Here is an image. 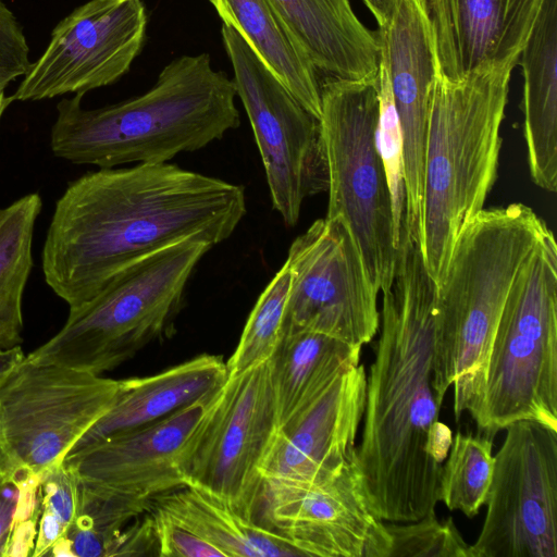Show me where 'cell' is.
<instances>
[{"instance_id": "17", "label": "cell", "mask_w": 557, "mask_h": 557, "mask_svg": "<svg viewBox=\"0 0 557 557\" xmlns=\"http://www.w3.org/2000/svg\"><path fill=\"white\" fill-rule=\"evenodd\" d=\"M404 146V228L420 238L424 158L432 91L437 76L423 0H397L386 27L376 29Z\"/></svg>"}, {"instance_id": "31", "label": "cell", "mask_w": 557, "mask_h": 557, "mask_svg": "<svg viewBox=\"0 0 557 557\" xmlns=\"http://www.w3.org/2000/svg\"><path fill=\"white\" fill-rule=\"evenodd\" d=\"M379 99L376 140L389 187L395 242L398 248L406 207L404 146L387 71L382 58H380L379 69Z\"/></svg>"}, {"instance_id": "7", "label": "cell", "mask_w": 557, "mask_h": 557, "mask_svg": "<svg viewBox=\"0 0 557 557\" xmlns=\"http://www.w3.org/2000/svg\"><path fill=\"white\" fill-rule=\"evenodd\" d=\"M493 438L533 420L557 430V246L548 234L516 276L492 342L483 394L471 416Z\"/></svg>"}, {"instance_id": "20", "label": "cell", "mask_w": 557, "mask_h": 557, "mask_svg": "<svg viewBox=\"0 0 557 557\" xmlns=\"http://www.w3.org/2000/svg\"><path fill=\"white\" fill-rule=\"evenodd\" d=\"M301 51L325 77L375 79L381 44L349 0H268Z\"/></svg>"}, {"instance_id": "37", "label": "cell", "mask_w": 557, "mask_h": 557, "mask_svg": "<svg viewBox=\"0 0 557 557\" xmlns=\"http://www.w3.org/2000/svg\"><path fill=\"white\" fill-rule=\"evenodd\" d=\"M12 470L8 467L4 459L0 455V486L12 474Z\"/></svg>"}, {"instance_id": "6", "label": "cell", "mask_w": 557, "mask_h": 557, "mask_svg": "<svg viewBox=\"0 0 557 557\" xmlns=\"http://www.w3.org/2000/svg\"><path fill=\"white\" fill-rule=\"evenodd\" d=\"M211 248L184 240L131 264L88 301L70 308L61 330L26 358L101 375L171 336L187 283Z\"/></svg>"}, {"instance_id": "24", "label": "cell", "mask_w": 557, "mask_h": 557, "mask_svg": "<svg viewBox=\"0 0 557 557\" xmlns=\"http://www.w3.org/2000/svg\"><path fill=\"white\" fill-rule=\"evenodd\" d=\"M149 509L210 544L222 557L301 556L280 533L193 486L157 497Z\"/></svg>"}, {"instance_id": "36", "label": "cell", "mask_w": 557, "mask_h": 557, "mask_svg": "<svg viewBox=\"0 0 557 557\" xmlns=\"http://www.w3.org/2000/svg\"><path fill=\"white\" fill-rule=\"evenodd\" d=\"M14 101L13 96H5L4 90L0 91V120L7 108Z\"/></svg>"}, {"instance_id": "8", "label": "cell", "mask_w": 557, "mask_h": 557, "mask_svg": "<svg viewBox=\"0 0 557 557\" xmlns=\"http://www.w3.org/2000/svg\"><path fill=\"white\" fill-rule=\"evenodd\" d=\"M379 77L321 82V127L329 169L327 218L350 230L377 292L394 278L398 248L391 193L380 156Z\"/></svg>"}, {"instance_id": "15", "label": "cell", "mask_w": 557, "mask_h": 557, "mask_svg": "<svg viewBox=\"0 0 557 557\" xmlns=\"http://www.w3.org/2000/svg\"><path fill=\"white\" fill-rule=\"evenodd\" d=\"M147 27L143 0H89L61 20L42 54L12 95L42 100L86 94L126 74L140 52Z\"/></svg>"}, {"instance_id": "23", "label": "cell", "mask_w": 557, "mask_h": 557, "mask_svg": "<svg viewBox=\"0 0 557 557\" xmlns=\"http://www.w3.org/2000/svg\"><path fill=\"white\" fill-rule=\"evenodd\" d=\"M361 347L311 331H288L270 359L280 429L306 411L348 369Z\"/></svg>"}, {"instance_id": "4", "label": "cell", "mask_w": 557, "mask_h": 557, "mask_svg": "<svg viewBox=\"0 0 557 557\" xmlns=\"http://www.w3.org/2000/svg\"><path fill=\"white\" fill-rule=\"evenodd\" d=\"M544 220L523 203L482 209L461 231L436 288L433 387L454 413L472 416L481 400L492 342L510 287L542 240Z\"/></svg>"}, {"instance_id": "26", "label": "cell", "mask_w": 557, "mask_h": 557, "mask_svg": "<svg viewBox=\"0 0 557 557\" xmlns=\"http://www.w3.org/2000/svg\"><path fill=\"white\" fill-rule=\"evenodd\" d=\"M42 200L37 193L0 208V349L23 342V294L33 268V237Z\"/></svg>"}, {"instance_id": "1", "label": "cell", "mask_w": 557, "mask_h": 557, "mask_svg": "<svg viewBox=\"0 0 557 557\" xmlns=\"http://www.w3.org/2000/svg\"><path fill=\"white\" fill-rule=\"evenodd\" d=\"M245 213L243 186L169 162L87 172L55 202L41 252L44 277L76 308L157 251L184 240L224 242Z\"/></svg>"}, {"instance_id": "9", "label": "cell", "mask_w": 557, "mask_h": 557, "mask_svg": "<svg viewBox=\"0 0 557 557\" xmlns=\"http://www.w3.org/2000/svg\"><path fill=\"white\" fill-rule=\"evenodd\" d=\"M280 430L270 360L228 374L187 443L186 486L257 521L261 469Z\"/></svg>"}, {"instance_id": "25", "label": "cell", "mask_w": 557, "mask_h": 557, "mask_svg": "<svg viewBox=\"0 0 557 557\" xmlns=\"http://www.w3.org/2000/svg\"><path fill=\"white\" fill-rule=\"evenodd\" d=\"M223 24L253 52L314 116H321L318 71L284 27L268 0H209Z\"/></svg>"}, {"instance_id": "30", "label": "cell", "mask_w": 557, "mask_h": 557, "mask_svg": "<svg viewBox=\"0 0 557 557\" xmlns=\"http://www.w3.org/2000/svg\"><path fill=\"white\" fill-rule=\"evenodd\" d=\"M389 557H472L451 517L440 520L431 512L416 521L388 522Z\"/></svg>"}, {"instance_id": "2", "label": "cell", "mask_w": 557, "mask_h": 557, "mask_svg": "<svg viewBox=\"0 0 557 557\" xmlns=\"http://www.w3.org/2000/svg\"><path fill=\"white\" fill-rule=\"evenodd\" d=\"M436 284L419 244L400 234L393 282L383 293L380 336L367 374L356 457L371 503L385 522L416 521L440 502L450 429L433 387Z\"/></svg>"}, {"instance_id": "28", "label": "cell", "mask_w": 557, "mask_h": 557, "mask_svg": "<svg viewBox=\"0 0 557 557\" xmlns=\"http://www.w3.org/2000/svg\"><path fill=\"white\" fill-rule=\"evenodd\" d=\"M289 272L285 264L255 304L239 342L226 361L228 374L239 373L271 359L285 327Z\"/></svg>"}, {"instance_id": "19", "label": "cell", "mask_w": 557, "mask_h": 557, "mask_svg": "<svg viewBox=\"0 0 557 557\" xmlns=\"http://www.w3.org/2000/svg\"><path fill=\"white\" fill-rule=\"evenodd\" d=\"M437 73L457 81L519 60L542 0H423Z\"/></svg>"}, {"instance_id": "13", "label": "cell", "mask_w": 557, "mask_h": 557, "mask_svg": "<svg viewBox=\"0 0 557 557\" xmlns=\"http://www.w3.org/2000/svg\"><path fill=\"white\" fill-rule=\"evenodd\" d=\"M504 431L472 557H557V430L519 420Z\"/></svg>"}, {"instance_id": "14", "label": "cell", "mask_w": 557, "mask_h": 557, "mask_svg": "<svg viewBox=\"0 0 557 557\" xmlns=\"http://www.w3.org/2000/svg\"><path fill=\"white\" fill-rule=\"evenodd\" d=\"M258 515L301 556L389 557L391 536L371 503L355 450L324 479H263Z\"/></svg>"}, {"instance_id": "3", "label": "cell", "mask_w": 557, "mask_h": 557, "mask_svg": "<svg viewBox=\"0 0 557 557\" xmlns=\"http://www.w3.org/2000/svg\"><path fill=\"white\" fill-rule=\"evenodd\" d=\"M83 97L58 102L50 147L58 158L99 169L168 162L240 124L234 82L208 53L173 59L151 88L127 100L85 109Z\"/></svg>"}, {"instance_id": "35", "label": "cell", "mask_w": 557, "mask_h": 557, "mask_svg": "<svg viewBox=\"0 0 557 557\" xmlns=\"http://www.w3.org/2000/svg\"><path fill=\"white\" fill-rule=\"evenodd\" d=\"M367 8L375 17L379 28H384L389 23L397 0H363Z\"/></svg>"}, {"instance_id": "22", "label": "cell", "mask_w": 557, "mask_h": 557, "mask_svg": "<svg viewBox=\"0 0 557 557\" xmlns=\"http://www.w3.org/2000/svg\"><path fill=\"white\" fill-rule=\"evenodd\" d=\"M524 139L535 185L557 189V0H542L521 50Z\"/></svg>"}, {"instance_id": "32", "label": "cell", "mask_w": 557, "mask_h": 557, "mask_svg": "<svg viewBox=\"0 0 557 557\" xmlns=\"http://www.w3.org/2000/svg\"><path fill=\"white\" fill-rule=\"evenodd\" d=\"M29 47L21 23L0 0V91L28 71Z\"/></svg>"}, {"instance_id": "10", "label": "cell", "mask_w": 557, "mask_h": 557, "mask_svg": "<svg viewBox=\"0 0 557 557\" xmlns=\"http://www.w3.org/2000/svg\"><path fill=\"white\" fill-rule=\"evenodd\" d=\"M119 380L24 358L0 381V455L40 476L113 405Z\"/></svg>"}, {"instance_id": "11", "label": "cell", "mask_w": 557, "mask_h": 557, "mask_svg": "<svg viewBox=\"0 0 557 557\" xmlns=\"http://www.w3.org/2000/svg\"><path fill=\"white\" fill-rule=\"evenodd\" d=\"M221 35L233 67L236 96L262 159L273 208L287 226H294L305 199L329 188L320 119L297 100L233 27L223 24Z\"/></svg>"}, {"instance_id": "21", "label": "cell", "mask_w": 557, "mask_h": 557, "mask_svg": "<svg viewBox=\"0 0 557 557\" xmlns=\"http://www.w3.org/2000/svg\"><path fill=\"white\" fill-rule=\"evenodd\" d=\"M227 375L226 362L220 356L203 354L158 374L119 380L109 411L70 453L153 423L197 400L212 398Z\"/></svg>"}, {"instance_id": "34", "label": "cell", "mask_w": 557, "mask_h": 557, "mask_svg": "<svg viewBox=\"0 0 557 557\" xmlns=\"http://www.w3.org/2000/svg\"><path fill=\"white\" fill-rule=\"evenodd\" d=\"M17 498L18 483L12 472L0 486V557H4L11 537Z\"/></svg>"}, {"instance_id": "33", "label": "cell", "mask_w": 557, "mask_h": 557, "mask_svg": "<svg viewBox=\"0 0 557 557\" xmlns=\"http://www.w3.org/2000/svg\"><path fill=\"white\" fill-rule=\"evenodd\" d=\"M146 515L149 518L154 540L156 555L162 557H213L222 556L221 553L177 527L159 513L148 509Z\"/></svg>"}, {"instance_id": "29", "label": "cell", "mask_w": 557, "mask_h": 557, "mask_svg": "<svg viewBox=\"0 0 557 557\" xmlns=\"http://www.w3.org/2000/svg\"><path fill=\"white\" fill-rule=\"evenodd\" d=\"M78 487V478L63 462L40 475V512L32 556L49 555L64 539L76 516Z\"/></svg>"}, {"instance_id": "5", "label": "cell", "mask_w": 557, "mask_h": 557, "mask_svg": "<svg viewBox=\"0 0 557 557\" xmlns=\"http://www.w3.org/2000/svg\"><path fill=\"white\" fill-rule=\"evenodd\" d=\"M517 64L483 67L457 81L437 73L429 114L419 239L436 286L457 237L484 209L496 181L500 126Z\"/></svg>"}, {"instance_id": "16", "label": "cell", "mask_w": 557, "mask_h": 557, "mask_svg": "<svg viewBox=\"0 0 557 557\" xmlns=\"http://www.w3.org/2000/svg\"><path fill=\"white\" fill-rule=\"evenodd\" d=\"M210 400L70 453L63 465L81 482L145 515L157 497L186 486L185 450Z\"/></svg>"}, {"instance_id": "27", "label": "cell", "mask_w": 557, "mask_h": 557, "mask_svg": "<svg viewBox=\"0 0 557 557\" xmlns=\"http://www.w3.org/2000/svg\"><path fill=\"white\" fill-rule=\"evenodd\" d=\"M493 443L479 432H457L453 437L440 479V502L450 511L473 518L484 506L493 474Z\"/></svg>"}, {"instance_id": "18", "label": "cell", "mask_w": 557, "mask_h": 557, "mask_svg": "<svg viewBox=\"0 0 557 557\" xmlns=\"http://www.w3.org/2000/svg\"><path fill=\"white\" fill-rule=\"evenodd\" d=\"M366 386L361 363L339 374L306 411L278 430L262 478L313 481L339 471L356 448Z\"/></svg>"}, {"instance_id": "12", "label": "cell", "mask_w": 557, "mask_h": 557, "mask_svg": "<svg viewBox=\"0 0 557 557\" xmlns=\"http://www.w3.org/2000/svg\"><path fill=\"white\" fill-rule=\"evenodd\" d=\"M284 264L289 272L284 332H317L361 348L373 339L379 292L343 219L314 221L292 243Z\"/></svg>"}]
</instances>
